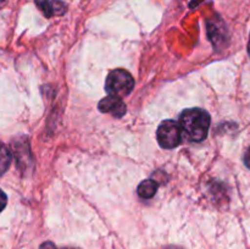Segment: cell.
Wrapping results in <instances>:
<instances>
[{
  "instance_id": "1",
  "label": "cell",
  "mask_w": 250,
  "mask_h": 249,
  "mask_svg": "<svg viewBox=\"0 0 250 249\" xmlns=\"http://www.w3.org/2000/svg\"><path fill=\"white\" fill-rule=\"evenodd\" d=\"M210 115L200 107L183 110L178 124L186 138L190 142H202L207 138L210 128Z\"/></svg>"
},
{
  "instance_id": "2",
  "label": "cell",
  "mask_w": 250,
  "mask_h": 249,
  "mask_svg": "<svg viewBox=\"0 0 250 249\" xmlns=\"http://www.w3.org/2000/svg\"><path fill=\"white\" fill-rule=\"evenodd\" d=\"M134 88V80L131 73L122 68L111 71L106 78L105 83V89L109 93V95L114 97H126L131 94Z\"/></svg>"
},
{
  "instance_id": "3",
  "label": "cell",
  "mask_w": 250,
  "mask_h": 249,
  "mask_svg": "<svg viewBox=\"0 0 250 249\" xmlns=\"http://www.w3.org/2000/svg\"><path fill=\"white\" fill-rule=\"evenodd\" d=\"M156 138L161 148L164 149H173L180 145L182 141V131L178 122L173 120L161 122L156 132Z\"/></svg>"
},
{
  "instance_id": "4",
  "label": "cell",
  "mask_w": 250,
  "mask_h": 249,
  "mask_svg": "<svg viewBox=\"0 0 250 249\" xmlns=\"http://www.w3.org/2000/svg\"><path fill=\"white\" fill-rule=\"evenodd\" d=\"M98 107L104 114H111L115 117H122L127 111L126 104L122 102L121 98L114 97V95H107L103 98Z\"/></svg>"
},
{
  "instance_id": "5",
  "label": "cell",
  "mask_w": 250,
  "mask_h": 249,
  "mask_svg": "<svg viewBox=\"0 0 250 249\" xmlns=\"http://www.w3.org/2000/svg\"><path fill=\"white\" fill-rule=\"evenodd\" d=\"M37 6L39 7L44 16L51 17L53 15H62L66 10V5L60 0H36Z\"/></svg>"
},
{
  "instance_id": "6",
  "label": "cell",
  "mask_w": 250,
  "mask_h": 249,
  "mask_svg": "<svg viewBox=\"0 0 250 249\" xmlns=\"http://www.w3.org/2000/svg\"><path fill=\"white\" fill-rule=\"evenodd\" d=\"M12 149H14V153L16 155V161L19 163V165H27L29 158V145L28 141H26V138H20L17 141L14 142L12 144Z\"/></svg>"
},
{
  "instance_id": "7",
  "label": "cell",
  "mask_w": 250,
  "mask_h": 249,
  "mask_svg": "<svg viewBox=\"0 0 250 249\" xmlns=\"http://www.w3.org/2000/svg\"><path fill=\"white\" fill-rule=\"evenodd\" d=\"M159 185L156 181L154 180H146L143 182L139 183L138 188H137V192H138V195L141 198H144V199H150L158 192Z\"/></svg>"
},
{
  "instance_id": "8",
  "label": "cell",
  "mask_w": 250,
  "mask_h": 249,
  "mask_svg": "<svg viewBox=\"0 0 250 249\" xmlns=\"http://www.w3.org/2000/svg\"><path fill=\"white\" fill-rule=\"evenodd\" d=\"M10 164H11V153L6 148V145L0 143V177L6 172Z\"/></svg>"
},
{
  "instance_id": "9",
  "label": "cell",
  "mask_w": 250,
  "mask_h": 249,
  "mask_svg": "<svg viewBox=\"0 0 250 249\" xmlns=\"http://www.w3.org/2000/svg\"><path fill=\"white\" fill-rule=\"evenodd\" d=\"M7 204V197L6 194H5L4 192H2L1 189H0V212L2 211V210L5 209V207H6Z\"/></svg>"
},
{
  "instance_id": "10",
  "label": "cell",
  "mask_w": 250,
  "mask_h": 249,
  "mask_svg": "<svg viewBox=\"0 0 250 249\" xmlns=\"http://www.w3.org/2000/svg\"><path fill=\"white\" fill-rule=\"evenodd\" d=\"M39 249H58V248H56V246L53 243V242H44V243L39 247Z\"/></svg>"
},
{
  "instance_id": "11",
  "label": "cell",
  "mask_w": 250,
  "mask_h": 249,
  "mask_svg": "<svg viewBox=\"0 0 250 249\" xmlns=\"http://www.w3.org/2000/svg\"><path fill=\"white\" fill-rule=\"evenodd\" d=\"M244 164L247 165V167L250 168V146L248 150L246 151V154H244Z\"/></svg>"
},
{
  "instance_id": "12",
  "label": "cell",
  "mask_w": 250,
  "mask_h": 249,
  "mask_svg": "<svg viewBox=\"0 0 250 249\" xmlns=\"http://www.w3.org/2000/svg\"><path fill=\"white\" fill-rule=\"evenodd\" d=\"M5 2H6V0H0V7H1L2 5H5Z\"/></svg>"
},
{
  "instance_id": "13",
  "label": "cell",
  "mask_w": 250,
  "mask_h": 249,
  "mask_svg": "<svg viewBox=\"0 0 250 249\" xmlns=\"http://www.w3.org/2000/svg\"><path fill=\"white\" fill-rule=\"evenodd\" d=\"M248 53H249V55H250V38H249V44H248Z\"/></svg>"
},
{
  "instance_id": "14",
  "label": "cell",
  "mask_w": 250,
  "mask_h": 249,
  "mask_svg": "<svg viewBox=\"0 0 250 249\" xmlns=\"http://www.w3.org/2000/svg\"><path fill=\"white\" fill-rule=\"evenodd\" d=\"M66 249H77V248H66Z\"/></svg>"
}]
</instances>
